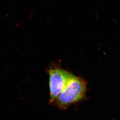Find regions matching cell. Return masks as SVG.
I'll use <instances>...</instances> for the list:
<instances>
[{"instance_id":"6da1fadb","label":"cell","mask_w":120,"mask_h":120,"mask_svg":"<svg viewBox=\"0 0 120 120\" xmlns=\"http://www.w3.org/2000/svg\"><path fill=\"white\" fill-rule=\"evenodd\" d=\"M86 83L84 80L74 75L55 102L58 107L65 109L84 98Z\"/></svg>"},{"instance_id":"7a4b0ae2","label":"cell","mask_w":120,"mask_h":120,"mask_svg":"<svg viewBox=\"0 0 120 120\" xmlns=\"http://www.w3.org/2000/svg\"><path fill=\"white\" fill-rule=\"evenodd\" d=\"M50 103H53L64 91L68 82L74 76L71 72L58 68L49 70Z\"/></svg>"}]
</instances>
